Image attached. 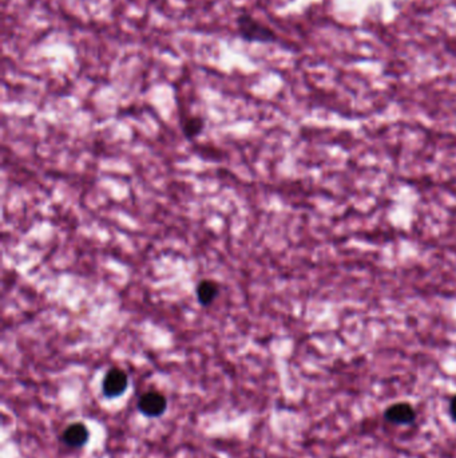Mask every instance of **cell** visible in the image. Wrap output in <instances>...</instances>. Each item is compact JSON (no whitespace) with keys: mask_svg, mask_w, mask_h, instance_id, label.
Here are the masks:
<instances>
[{"mask_svg":"<svg viewBox=\"0 0 456 458\" xmlns=\"http://www.w3.org/2000/svg\"><path fill=\"white\" fill-rule=\"evenodd\" d=\"M238 35L251 43H275L279 36L273 28L260 22L249 12H241L236 18Z\"/></svg>","mask_w":456,"mask_h":458,"instance_id":"obj_1","label":"cell"},{"mask_svg":"<svg viewBox=\"0 0 456 458\" xmlns=\"http://www.w3.org/2000/svg\"><path fill=\"white\" fill-rule=\"evenodd\" d=\"M127 384H128V380H127V374L118 367H113L111 370H109L103 378V383H102V389H103V394L109 398H115L122 395L126 391Z\"/></svg>","mask_w":456,"mask_h":458,"instance_id":"obj_2","label":"cell"},{"mask_svg":"<svg viewBox=\"0 0 456 458\" xmlns=\"http://www.w3.org/2000/svg\"><path fill=\"white\" fill-rule=\"evenodd\" d=\"M168 407V401L162 393L148 391L145 393L138 402L139 411L146 417H159L165 413Z\"/></svg>","mask_w":456,"mask_h":458,"instance_id":"obj_3","label":"cell"},{"mask_svg":"<svg viewBox=\"0 0 456 458\" xmlns=\"http://www.w3.org/2000/svg\"><path fill=\"white\" fill-rule=\"evenodd\" d=\"M89 439V430L83 424H73L62 434V441L69 448H82Z\"/></svg>","mask_w":456,"mask_h":458,"instance_id":"obj_4","label":"cell"},{"mask_svg":"<svg viewBox=\"0 0 456 458\" xmlns=\"http://www.w3.org/2000/svg\"><path fill=\"white\" fill-rule=\"evenodd\" d=\"M385 418L398 425L411 424L415 419V410L408 404H396L385 411Z\"/></svg>","mask_w":456,"mask_h":458,"instance_id":"obj_5","label":"cell"},{"mask_svg":"<svg viewBox=\"0 0 456 458\" xmlns=\"http://www.w3.org/2000/svg\"><path fill=\"white\" fill-rule=\"evenodd\" d=\"M218 294H220V285L214 280H201L200 284L197 285V299L205 307L212 305L217 299Z\"/></svg>","mask_w":456,"mask_h":458,"instance_id":"obj_6","label":"cell"},{"mask_svg":"<svg viewBox=\"0 0 456 458\" xmlns=\"http://www.w3.org/2000/svg\"><path fill=\"white\" fill-rule=\"evenodd\" d=\"M203 130V121L200 117H190L183 122V134L190 140L198 137Z\"/></svg>","mask_w":456,"mask_h":458,"instance_id":"obj_7","label":"cell"},{"mask_svg":"<svg viewBox=\"0 0 456 458\" xmlns=\"http://www.w3.org/2000/svg\"><path fill=\"white\" fill-rule=\"evenodd\" d=\"M450 408H451V415L454 417V419L456 421V397L453 398V401H451V406H450Z\"/></svg>","mask_w":456,"mask_h":458,"instance_id":"obj_8","label":"cell"}]
</instances>
